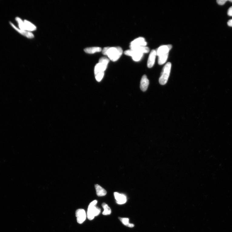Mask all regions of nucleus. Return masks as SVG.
Masks as SVG:
<instances>
[{"label":"nucleus","instance_id":"nucleus-1","mask_svg":"<svg viewBox=\"0 0 232 232\" xmlns=\"http://www.w3.org/2000/svg\"><path fill=\"white\" fill-rule=\"evenodd\" d=\"M109 60L105 57L101 58L99 63L95 66L94 73L95 78L98 82H100L104 75V72L106 69Z\"/></svg>","mask_w":232,"mask_h":232},{"label":"nucleus","instance_id":"nucleus-2","mask_svg":"<svg viewBox=\"0 0 232 232\" xmlns=\"http://www.w3.org/2000/svg\"><path fill=\"white\" fill-rule=\"evenodd\" d=\"M103 55H107L110 59L115 62L120 58L122 55L123 51L122 49L117 46L115 47H105L102 51Z\"/></svg>","mask_w":232,"mask_h":232},{"label":"nucleus","instance_id":"nucleus-3","mask_svg":"<svg viewBox=\"0 0 232 232\" xmlns=\"http://www.w3.org/2000/svg\"><path fill=\"white\" fill-rule=\"evenodd\" d=\"M97 203V200H94L92 201L89 206L87 212V217L90 220H92L95 217L99 215L100 213V209L96 207Z\"/></svg>","mask_w":232,"mask_h":232},{"label":"nucleus","instance_id":"nucleus-4","mask_svg":"<svg viewBox=\"0 0 232 232\" xmlns=\"http://www.w3.org/2000/svg\"><path fill=\"white\" fill-rule=\"evenodd\" d=\"M172 66L171 63H167L164 66L163 69L162 73L159 79V82L161 85H164L167 82Z\"/></svg>","mask_w":232,"mask_h":232},{"label":"nucleus","instance_id":"nucleus-5","mask_svg":"<svg viewBox=\"0 0 232 232\" xmlns=\"http://www.w3.org/2000/svg\"><path fill=\"white\" fill-rule=\"evenodd\" d=\"M124 53L126 55L132 56L133 60L135 61H140L143 54L140 52L131 49L125 51Z\"/></svg>","mask_w":232,"mask_h":232},{"label":"nucleus","instance_id":"nucleus-6","mask_svg":"<svg viewBox=\"0 0 232 232\" xmlns=\"http://www.w3.org/2000/svg\"><path fill=\"white\" fill-rule=\"evenodd\" d=\"M76 215L77 223L79 224H81L83 223L86 220V211L83 209L77 210L76 211Z\"/></svg>","mask_w":232,"mask_h":232},{"label":"nucleus","instance_id":"nucleus-7","mask_svg":"<svg viewBox=\"0 0 232 232\" xmlns=\"http://www.w3.org/2000/svg\"><path fill=\"white\" fill-rule=\"evenodd\" d=\"M172 48L171 45H163L160 46L156 50V55H160L169 54V52Z\"/></svg>","mask_w":232,"mask_h":232},{"label":"nucleus","instance_id":"nucleus-8","mask_svg":"<svg viewBox=\"0 0 232 232\" xmlns=\"http://www.w3.org/2000/svg\"><path fill=\"white\" fill-rule=\"evenodd\" d=\"M10 24L15 30H16L17 32L21 34L24 35L25 37L29 39H32L34 37V35L32 32H28V31L27 30L20 29H18L11 22H10Z\"/></svg>","mask_w":232,"mask_h":232},{"label":"nucleus","instance_id":"nucleus-9","mask_svg":"<svg viewBox=\"0 0 232 232\" xmlns=\"http://www.w3.org/2000/svg\"><path fill=\"white\" fill-rule=\"evenodd\" d=\"M156 55V50H152L150 54L147 61V66L148 68H152L153 66Z\"/></svg>","mask_w":232,"mask_h":232},{"label":"nucleus","instance_id":"nucleus-10","mask_svg":"<svg viewBox=\"0 0 232 232\" xmlns=\"http://www.w3.org/2000/svg\"><path fill=\"white\" fill-rule=\"evenodd\" d=\"M116 203L119 204L125 203L127 202L126 196L124 194H120L117 192L114 193Z\"/></svg>","mask_w":232,"mask_h":232},{"label":"nucleus","instance_id":"nucleus-11","mask_svg":"<svg viewBox=\"0 0 232 232\" xmlns=\"http://www.w3.org/2000/svg\"><path fill=\"white\" fill-rule=\"evenodd\" d=\"M147 44L145 39L142 37H139L132 41L130 45L133 46H146Z\"/></svg>","mask_w":232,"mask_h":232},{"label":"nucleus","instance_id":"nucleus-12","mask_svg":"<svg viewBox=\"0 0 232 232\" xmlns=\"http://www.w3.org/2000/svg\"><path fill=\"white\" fill-rule=\"evenodd\" d=\"M149 84V82L146 75H144L142 77L140 82V87L142 91H146L147 89Z\"/></svg>","mask_w":232,"mask_h":232},{"label":"nucleus","instance_id":"nucleus-13","mask_svg":"<svg viewBox=\"0 0 232 232\" xmlns=\"http://www.w3.org/2000/svg\"><path fill=\"white\" fill-rule=\"evenodd\" d=\"M130 48L131 49L138 51L143 54L148 53L149 52V49L146 46H133L130 45Z\"/></svg>","mask_w":232,"mask_h":232},{"label":"nucleus","instance_id":"nucleus-14","mask_svg":"<svg viewBox=\"0 0 232 232\" xmlns=\"http://www.w3.org/2000/svg\"><path fill=\"white\" fill-rule=\"evenodd\" d=\"M24 22L25 30L31 32L37 29L35 26L29 21L25 20Z\"/></svg>","mask_w":232,"mask_h":232},{"label":"nucleus","instance_id":"nucleus-15","mask_svg":"<svg viewBox=\"0 0 232 232\" xmlns=\"http://www.w3.org/2000/svg\"><path fill=\"white\" fill-rule=\"evenodd\" d=\"M95 187L96 190V194L98 197H103L106 194V190L99 184L95 185Z\"/></svg>","mask_w":232,"mask_h":232},{"label":"nucleus","instance_id":"nucleus-16","mask_svg":"<svg viewBox=\"0 0 232 232\" xmlns=\"http://www.w3.org/2000/svg\"><path fill=\"white\" fill-rule=\"evenodd\" d=\"M84 50L87 53L92 54L100 52L102 51V49L100 47H94L86 48Z\"/></svg>","mask_w":232,"mask_h":232},{"label":"nucleus","instance_id":"nucleus-17","mask_svg":"<svg viewBox=\"0 0 232 232\" xmlns=\"http://www.w3.org/2000/svg\"><path fill=\"white\" fill-rule=\"evenodd\" d=\"M102 206L104 209V211L102 213V214L104 215H110L111 213V210L108 205L105 203H103Z\"/></svg>","mask_w":232,"mask_h":232},{"label":"nucleus","instance_id":"nucleus-18","mask_svg":"<svg viewBox=\"0 0 232 232\" xmlns=\"http://www.w3.org/2000/svg\"><path fill=\"white\" fill-rule=\"evenodd\" d=\"M168 55L169 54H167L158 56V64L162 65L166 63L168 59Z\"/></svg>","mask_w":232,"mask_h":232},{"label":"nucleus","instance_id":"nucleus-19","mask_svg":"<svg viewBox=\"0 0 232 232\" xmlns=\"http://www.w3.org/2000/svg\"><path fill=\"white\" fill-rule=\"evenodd\" d=\"M118 219L123 225L129 227L133 228L135 226V225L133 224L129 223V220L128 218H123L119 217H118Z\"/></svg>","mask_w":232,"mask_h":232},{"label":"nucleus","instance_id":"nucleus-20","mask_svg":"<svg viewBox=\"0 0 232 232\" xmlns=\"http://www.w3.org/2000/svg\"><path fill=\"white\" fill-rule=\"evenodd\" d=\"M15 20L18 23L20 29L25 30L23 21L19 17L16 18Z\"/></svg>","mask_w":232,"mask_h":232},{"label":"nucleus","instance_id":"nucleus-21","mask_svg":"<svg viewBox=\"0 0 232 232\" xmlns=\"http://www.w3.org/2000/svg\"><path fill=\"white\" fill-rule=\"evenodd\" d=\"M227 2L226 0H218L217 1L218 4L221 5H224Z\"/></svg>","mask_w":232,"mask_h":232},{"label":"nucleus","instance_id":"nucleus-22","mask_svg":"<svg viewBox=\"0 0 232 232\" xmlns=\"http://www.w3.org/2000/svg\"><path fill=\"white\" fill-rule=\"evenodd\" d=\"M228 15L229 16L232 17V7L229 8L228 11Z\"/></svg>","mask_w":232,"mask_h":232},{"label":"nucleus","instance_id":"nucleus-23","mask_svg":"<svg viewBox=\"0 0 232 232\" xmlns=\"http://www.w3.org/2000/svg\"><path fill=\"white\" fill-rule=\"evenodd\" d=\"M228 25L230 27H232V19L230 20L228 22Z\"/></svg>","mask_w":232,"mask_h":232},{"label":"nucleus","instance_id":"nucleus-24","mask_svg":"<svg viewBox=\"0 0 232 232\" xmlns=\"http://www.w3.org/2000/svg\"><path fill=\"white\" fill-rule=\"evenodd\" d=\"M229 2H232V0H230V1H229Z\"/></svg>","mask_w":232,"mask_h":232}]
</instances>
